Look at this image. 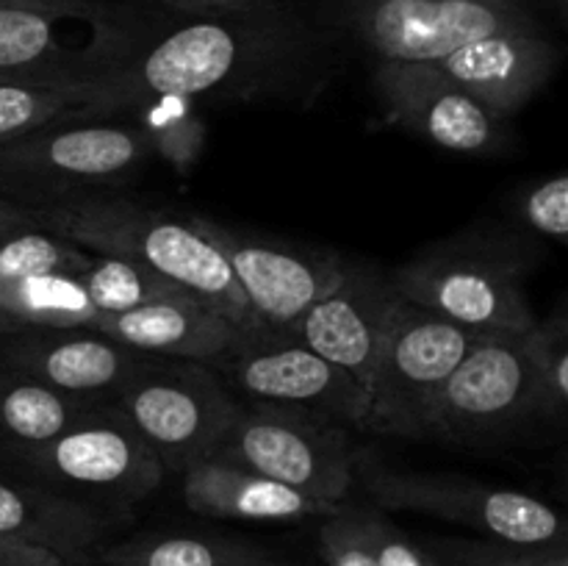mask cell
I'll list each match as a JSON object with an SVG mask.
<instances>
[{
    "mask_svg": "<svg viewBox=\"0 0 568 566\" xmlns=\"http://www.w3.org/2000/svg\"><path fill=\"white\" fill-rule=\"evenodd\" d=\"M155 150L133 122L67 117L0 142V200L50 209L139 178Z\"/></svg>",
    "mask_w": 568,
    "mask_h": 566,
    "instance_id": "3957f363",
    "label": "cell"
},
{
    "mask_svg": "<svg viewBox=\"0 0 568 566\" xmlns=\"http://www.w3.org/2000/svg\"><path fill=\"white\" fill-rule=\"evenodd\" d=\"M338 50L303 0L203 17L175 14L153 0H116L83 48V120L150 98L311 103L331 83Z\"/></svg>",
    "mask_w": 568,
    "mask_h": 566,
    "instance_id": "6da1fadb",
    "label": "cell"
},
{
    "mask_svg": "<svg viewBox=\"0 0 568 566\" xmlns=\"http://www.w3.org/2000/svg\"><path fill=\"white\" fill-rule=\"evenodd\" d=\"M436 64L477 103L503 120L521 109L549 81L558 64V48L541 22H527L460 44Z\"/></svg>",
    "mask_w": 568,
    "mask_h": 566,
    "instance_id": "e0dca14e",
    "label": "cell"
},
{
    "mask_svg": "<svg viewBox=\"0 0 568 566\" xmlns=\"http://www.w3.org/2000/svg\"><path fill=\"white\" fill-rule=\"evenodd\" d=\"M105 566H272L242 544L200 536H150L100 549Z\"/></svg>",
    "mask_w": 568,
    "mask_h": 566,
    "instance_id": "603a6c76",
    "label": "cell"
},
{
    "mask_svg": "<svg viewBox=\"0 0 568 566\" xmlns=\"http://www.w3.org/2000/svg\"><path fill=\"white\" fill-rule=\"evenodd\" d=\"M320 549L327 566H377L364 511H349L342 505L336 514L325 516L320 527Z\"/></svg>",
    "mask_w": 568,
    "mask_h": 566,
    "instance_id": "f1b7e54d",
    "label": "cell"
},
{
    "mask_svg": "<svg viewBox=\"0 0 568 566\" xmlns=\"http://www.w3.org/2000/svg\"><path fill=\"white\" fill-rule=\"evenodd\" d=\"M209 366L227 388L242 392L250 403L311 411L364 431L366 394L358 381L286 333H239Z\"/></svg>",
    "mask_w": 568,
    "mask_h": 566,
    "instance_id": "7c38bea8",
    "label": "cell"
},
{
    "mask_svg": "<svg viewBox=\"0 0 568 566\" xmlns=\"http://www.w3.org/2000/svg\"><path fill=\"white\" fill-rule=\"evenodd\" d=\"M166 472L203 464L231 431L239 403L209 364L150 355L114 400Z\"/></svg>",
    "mask_w": 568,
    "mask_h": 566,
    "instance_id": "9c48e42d",
    "label": "cell"
},
{
    "mask_svg": "<svg viewBox=\"0 0 568 566\" xmlns=\"http://www.w3.org/2000/svg\"><path fill=\"white\" fill-rule=\"evenodd\" d=\"M375 92L394 125L438 148L469 155L503 148V120L460 89L436 61H383L375 67Z\"/></svg>",
    "mask_w": 568,
    "mask_h": 566,
    "instance_id": "5bb4252c",
    "label": "cell"
},
{
    "mask_svg": "<svg viewBox=\"0 0 568 566\" xmlns=\"http://www.w3.org/2000/svg\"><path fill=\"white\" fill-rule=\"evenodd\" d=\"M355 483L386 511H416L519 547H564V522L530 494L430 472H394L361 449Z\"/></svg>",
    "mask_w": 568,
    "mask_h": 566,
    "instance_id": "30bf717a",
    "label": "cell"
},
{
    "mask_svg": "<svg viewBox=\"0 0 568 566\" xmlns=\"http://www.w3.org/2000/svg\"><path fill=\"white\" fill-rule=\"evenodd\" d=\"M87 400L70 397L17 372L0 370V453L14 464L72 425Z\"/></svg>",
    "mask_w": 568,
    "mask_h": 566,
    "instance_id": "7402d4cb",
    "label": "cell"
},
{
    "mask_svg": "<svg viewBox=\"0 0 568 566\" xmlns=\"http://www.w3.org/2000/svg\"><path fill=\"white\" fill-rule=\"evenodd\" d=\"M527 333L480 336L471 344L427 411L425 438L483 442L505 436L538 416Z\"/></svg>",
    "mask_w": 568,
    "mask_h": 566,
    "instance_id": "8fae6325",
    "label": "cell"
},
{
    "mask_svg": "<svg viewBox=\"0 0 568 566\" xmlns=\"http://www.w3.org/2000/svg\"><path fill=\"white\" fill-rule=\"evenodd\" d=\"M87 114L83 98L67 89L28 87V83L0 81V142L31 133L55 120Z\"/></svg>",
    "mask_w": 568,
    "mask_h": 566,
    "instance_id": "484cf974",
    "label": "cell"
},
{
    "mask_svg": "<svg viewBox=\"0 0 568 566\" xmlns=\"http://www.w3.org/2000/svg\"><path fill=\"white\" fill-rule=\"evenodd\" d=\"M22 331H28L26 322L11 316L6 309H0V336H14V333H22Z\"/></svg>",
    "mask_w": 568,
    "mask_h": 566,
    "instance_id": "d590c367",
    "label": "cell"
},
{
    "mask_svg": "<svg viewBox=\"0 0 568 566\" xmlns=\"http://www.w3.org/2000/svg\"><path fill=\"white\" fill-rule=\"evenodd\" d=\"M192 105L181 98H150L128 111L136 114L133 125L142 128L155 153H164L175 161H192L203 137V125Z\"/></svg>",
    "mask_w": 568,
    "mask_h": 566,
    "instance_id": "83f0119b",
    "label": "cell"
},
{
    "mask_svg": "<svg viewBox=\"0 0 568 566\" xmlns=\"http://www.w3.org/2000/svg\"><path fill=\"white\" fill-rule=\"evenodd\" d=\"M366 533H369L372 549H375L377 566H444L436 558L416 547L405 533H399L386 516L364 511Z\"/></svg>",
    "mask_w": 568,
    "mask_h": 566,
    "instance_id": "4dcf8cb0",
    "label": "cell"
},
{
    "mask_svg": "<svg viewBox=\"0 0 568 566\" xmlns=\"http://www.w3.org/2000/svg\"><path fill=\"white\" fill-rule=\"evenodd\" d=\"M361 449L347 425L286 405H239L231 431L211 455L264 475L300 494L342 505L355 486Z\"/></svg>",
    "mask_w": 568,
    "mask_h": 566,
    "instance_id": "52a82bcc",
    "label": "cell"
},
{
    "mask_svg": "<svg viewBox=\"0 0 568 566\" xmlns=\"http://www.w3.org/2000/svg\"><path fill=\"white\" fill-rule=\"evenodd\" d=\"M521 220L530 228H536L544 236H552L564 242L568 236V175L558 172V175L547 178V181L536 183L527 189L521 198Z\"/></svg>",
    "mask_w": 568,
    "mask_h": 566,
    "instance_id": "f546056e",
    "label": "cell"
},
{
    "mask_svg": "<svg viewBox=\"0 0 568 566\" xmlns=\"http://www.w3.org/2000/svg\"><path fill=\"white\" fill-rule=\"evenodd\" d=\"M480 336L397 297L366 383L364 431L425 438L433 400Z\"/></svg>",
    "mask_w": 568,
    "mask_h": 566,
    "instance_id": "ba28073f",
    "label": "cell"
},
{
    "mask_svg": "<svg viewBox=\"0 0 568 566\" xmlns=\"http://www.w3.org/2000/svg\"><path fill=\"white\" fill-rule=\"evenodd\" d=\"M75 277L98 314H122V311L186 292L159 272L131 259H116V255L94 253L87 270L78 272Z\"/></svg>",
    "mask_w": 568,
    "mask_h": 566,
    "instance_id": "cb8c5ba5",
    "label": "cell"
},
{
    "mask_svg": "<svg viewBox=\"0 0 568 566\" xmlns=\"http://www.w3.org/2000/svg\"><path fill=\"white\" fill-rule=\"evenodd\" d=\"M532 375L538 386V416L558 420L568 405V322L564 311L547 322H536L527 333Z\"/></svg>",
    "mask_w": 568,
    "mask_h": 566,
    "instance_id": "4316f807",
    "label": "cell"
},
{
    "mask_svg": "<svg viewBox=\"0 0 568 566\" xmlns=\"http://www.w3.org/2000/svg\"><path fill=\"white\" fill-rule=\"evenodd\" d=\"M0 3L39 11V14L53 17V20H81L89 26H98L111 14L116 0H0Z\"/></svg>",
    "mask_w": 568,
    "mask_h": 566,
    "instance_id": "1f68e13d",
    "label": "cell"
},
{
    "mask_svg": "<svg viewBox=\"0 0 568 566\" xmlns=\"http://www.w3.org/2000/svg\"><path fill=\"white\" fill-rule=\"evenodd\" d=\"M92 327L139 353L189 358L200 364L220 358L239 336L236 327L220 311L209 309L189 292L122 314H100Z\"/></svg>",
    "mask_w": 568,
    "mask_h": 566,
    "instance_id": "d6986e66",
    "label": "cell"
},
{
    "mask_svg": "<svg viewBox=\"0 0 568 566\" xmlns=\"http://www.w3.org/2000/svg\"><path fill=\"white\" fill-rule=\"evenodd\" d=\"M14 477L122 514L164 483L166 469L114 403L83 411L44 447L14 461Z\"/></svg>",
    "mask_w": 568,
    "mask_h": 566,
    "instance_id": "5b68a950",
    "label": "cell"
},
{
    "mask_svg": "<svg viewBox=\"0 0 568 566\" xmlns=\"http://www.w3.org/2000/svg\"><path fill=\"white\" fill-rule=\"evenodd\" d=\"M0 566H64L55 555L0 536Z\"/></svg>",
    "mask_w": 568,
    "mask_h": 566,
    "instance_id": "836d02e7",
    "label": "cell"
},
{
    "mask_svg": "<svg viewBox=\"0 0 568 566\" xmlns=\"http://www.w3.org/2000/svg\"><path fill=\"white\" fill-rule=\"evenodd\" d=\"M388 277L399 297L475 336H516L536 327L521 261L494 242L442 244Z\"/></svg>",
    "mask_w": 568,
    "mask_h": 566,
    "instance_id": "8992f818",
    "label": "cell"
},
{
    "mask_svg": "<svg viewBox=\"0 0 568 566\" xmlns=\"http://www.w3.org/2000/svg\"><path fill=\"white\" fill-rule=\"evenodd\" d=\"M39 214L42 231L89 253L131 259L159 272L200 303L220 311L242 336L270 331L250 309L225 255L194 225L192 216L178 220L170 211L150 209L116 192L50 205L39 209Z\"/></svg>",
    "mask_w": 568,
    "mask_h": 566,
    "instance_id": "7a4b0ae2",
    "label": "cell"
},
{
    "mask_svg": "<svg viewBox=\"0 0 568 566\" xmlns=\"http://www.w3.org/2000/svg\"><path fill=\"white\" fill-rule=\"evenodd\" d=\"M59 22L39 11L0 3V81L78 94L83 50H70L59 42Z\"/></svg>",
    "mask_w": 568,
    "mask_h": 566,
    "instance_id": "44dd1931",
    "label": "cell"
},
{
    "mask_svg": "<svg viewBox=\"0 0 568 566\" xmlns=\"http://www.w3.org/2000/svg\"><path fill=\"white\" fill-rule=\"evenodd\" d=\"M192 222L220 247L250 309L270 331H288L316 300L336 286L347 264L333 253L250 236L205 216H192Z\"/></svg>",
    "mask_w": 568,
    "mask_h": 566,
    "instance_id": "4fadbf2b",
    "label": "cell"
},
{
    "mask_svg": "<svg viewBox=\"0 0 568 566\" xmlns=\"http://www.w3.org/2000/svg\"><path fill=\"white\" fill-rule=\"evenodd\" d=\"M314 20L383 61H438L488 33L538 22L530 0H303Z\"/></svg>",
    "mask_w": 568,
    "mask_h": 566,
    "instance_id": "277c9868",
    "label": "cell"
},
{
    "mask_svg": "<svg viewBox=\"0 0 568 566\" xmlns=\"http://www.w3.org/2000/svg\"><path fill=\"white\" fill-rule=\"evenodd\" d=\"M155 6L175 14L203 17V14H225V11H242L253 9V6L264 3V0H153Z\"/></svg>",
    "mask_w": 568,
    "mask_h": 566,
    "instance_id": "d6a6232c",
    "label": "cell"
},
{
    "mask_svg": "<svg viewBox=\"0 0 568 566\" xmlns=\"http://www.w3.org/2000/svg\"><path fill=\"white\" fill-rule=\"evenodd\" d=\"M397 297L392 277L347 261L336 286L281 333L353 375L366 394L377 344Z\"/></svg>",
    "mask_w": 568,
    "mask_h": 566,
    "instance_id": "2e32d148",
    "label": "cell"
},
{
    "mask_svg": "<svg viewBox=\"0 0 568 566\" xmlns=\"http://www.w3.org/2000/svg\"><path fill=\"white\" fill-rule=\"evenodd\" d=\"M150 353L125 347L94 327H28L6 336L0 370L17 372L92 405L114 403Z\"/></svg>",
    "mask_w": 568,
    "mask_h": 566,
    "instance_id": "9a60e30c",
    "label": "cell"
},
{
    "mask_svg": "<svg viewBox=\"0 0 568 566\" xmlns=\"http://www.w3.org/2000/svg\"><path fill=\"white\" fill-rule=\"evenodd\" d=\"M94 253L48 231L0 233V277L78 275Z\"/></svg>",
    "mask_w": 568,
    "mask_h": 566,
    "instance_id": "d4e9b609",
    "label": "cell"
},
{
    "mask_svg": "<svg viewBox=\"0 0 568 566\" xmlns=\"http://www.w3.org/2000/svg\"><path fill=\"white\" fill-rule=\"evenodd\" d=\"M11 231H42V214H39V209H26V205L0 200V233Z\"/></svg>",
    "mask_w": 568,
    "mask_h": 566,
    "instance_id": "e575fe53",
    "label": "cell"
},
{
    "mask_svg": "<svg viewBox=\"0 0 568 566\" xmlns=\"http://www.w3.org/2000/svg\"><path fill=\"white\" fill-rule=\"evenodd\" d=\"M120 519L122 514L64 497L39 483L0 477V536L44 549L64 566L98 558Z\"/></svg>",
    "mask_w": 568,
    "mask_h": 566,
    "instance_id": "ac0fdd59",
    "label": "cell"
},
{
    "mask_svg": "<svg viewBox=\"0 0 568 566\" xmlns=\"http://www.w3.org/2000/svg\"><path fill=\"white\" fill-rule=\"evenodd\" d=\"M183 503L194 514L211 516V519L258 522L308 519V516L325 519L344 505L322 503L270 477L214 458L183 472Z\"/></svg>",
    "mask_w": 568,
    "mask_h": 566,
    "instance_id": "ffe728a7",
    "label": "cell"
}]
</instances>
